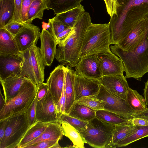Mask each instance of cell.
Returning a JSON list of instances; mask_svg holds the SVG:
<instances>
[{
    "label": "cell",
    "instance_id": "6da1fadb",
    "mask_svg": "<svg viewBox=\"0 0 148 148\" xmlns=\"http://www.w3.org/2000/svg\"><path fill=\"white\" fill-rule=\"evenodd\" d=\"M117 15L109 22L110 44H117L142 19L148 17V0H117Z\"/></svg>",
    "mask_w": 148,
    "mask_h": 148
},
{
    "label": "cell",
    "instance_id": "7a4b0ae2",
    "mask_svg": "<svg viewBox=\"0 0 148 148\" xmlns=\"http://www.w3.org/2000/svg\"><path fill=\"white\" fill-rule=\"evenodd\" d=\"M91 23L89 13L85 12L73 27L67 38L62 43L58 45L55 58L59 62L70 68L75 66L80 59L86 31Z\"/></svg>",
    "mask_w": 148,
    "mask_h": 148
},
{
    "label": "cell",
    "instance_id": "3957f363",
    "mask_svg": "<svg viewBox=\"0 0 148 148\" xmlns=\"http://www.w3.org/2000/svg\"><path fill=\"white\" fill-rule=\"evenodd\" d=\"M110 49L122 61L127 78L141 80L148 73V34L132 51H125L116 44L110 45Z\"/></svg>",
    "mask_w": 148,
    "mask_h": 148
},
{
    "label": "cell",
    "instance_id": "277c9868",
    "mask_svg": "<svg viewBox=\"0 0 148 148\" xmlns=\"http://www.w3.org/2000/svg\"><path fill=\"white\" fill-rule=\"evenodd\" d=\"M110 34L109 23H92L86 31L82 47L80 59L89 55H97L111 51Z\"/></svg>",
    "mask_w": 148,
    "mask_h": 148
},
{
    "label": "cell",
    "instance_id": "5b68a950",
    "mask_svg": "<svg viewBox=\"0 0 148 148\" xmlns=\"http://www.w3.org/2000/svg\"><path fill=\"white\" fill-rule=\"evenodd\" d=\"M37 87L27 78L23 83L18 94L6 102L0 111V120L8 118L17 113L25 112L36 96Z\"/></svg>",
    "mask_w": 148,
    "mask_h": 148
},
{
    "label": "cell",
    "instance_id": "8992f818",
    "mask_svg": "<svg viewBox=\"0 0 148 148\" xmlns=\"http://www.w3.org/2000/svg\"><path fill=\"white\" fill-rule=\"evenodd\" d=\"M115 126L96 117L88 122L84 128L77 130L82 134L86 143L94 148H106Z\"/></svg>",
    "mask_w": 148,
    "mask_h": 148
},
{
    "label": "cell",
    "instance_id": "52a82bcc",
    "mask_svg": "<svg viewBox=\"0 0 148 148\" xmlns=\"http://www.w3.org/2000/svg\"><path fill=\"white\" fill-rule=\"evenodd\" d=\"M22 68L20 76L25 77L38 85L45 80V65L40 48L34 44L22 53Z\"/></svg>",
    "mask_w": 148,
    "mask_h": 148
},
{
    "label": "cell",
    "instance_id": "ba28073f",
    "mask_svg": "<svg viewBox=\"0 0 148 148\" xmlns=\"http://www.w3.org/2000/svg\"><path fill=\"white\" fill-rule=\"evenodd\" d=\"M25 112L16 113L8 117L7 127L4 136L0 141V148H18L30 127Z\"/></svg>",
    "mask_w": 148,
    "mask_h": 148
},
{
    "label": "cell",
    "instance_id": "9c48e42d",
    "mask_svg": "<svg viewBox=\"0 0 148 148\" xmlns=\"http://www.w3.org/2000/svg\"><path fill=\"white\" fill-rule=\"evenodd\" d=\"M95 96L105 102L104 110L116 113L128 120L136 112L127 100L111 93L101 85L98 94Z\"/></svg>",
    "mask_w": 148,
    "mask_h": 148
},
{
    "label": "cell",
    "instance_id": "30bf717a",
    "mask_svg": "<svg viewBox=\"0 0 148 148\" xmlns=\"http://www.w3.org/2000/svg\"><path fill=\"white\" fill-rule=\"evenodd\" d=\"M148 34V17L140 21L118 46L123 51H134Z\"/></svg>",
    "mask_w": 148,
    "mask_h": 148
},
{
    "label": "cell",
    "instance_id": "8fae6325",
    "mask_svg": "<svg viewBox=\"0 0 148 148\" xmlns=\"http://www.w3.org/2000/svg\"><path fill=\"white\" fill-rule=\"evenodd\" d=\"M60 115L50 92L46 96L37 101L36 111V121L44 123L58 121Z\"/></svg>",
    "mask_w": 148,
    "mask_h": 148
},
{
    "label": "cell",
    "instance_id": "7c38bea8",
    "mask_svg": "<svg viewBox=\"0 0 148 148\" xmlns=\"http://www.w3.org/2000/svg\"><path fill=\"white\" fill-rule=\"evenodd\" d=\"M101 85L100 80L88 78L76 73L74 82L76 101L81 98L96 96Z\"/></svg>",
    "mask_w": 148,
    "mask_h": 148
},
{
    "label": "cell",
    "instance_id": "4fadbf2b",
    "mask_svg": "<svg viewBox=\"0 0 148 148\" xmlns=\"http://www.w3.org/2000/svg\"><path fill=\"white\" fill-rule=\"evenodd\" d=\"M75 73L85 77L100 80L102 77L97 55L80 58L75 66Z\"/></svg>",
    "mask_w": 148,
    "mask_h": 148
},
{
    "label": "cell",
    "instance_id": "5bb4252c",
    "mask_svg": "<svg viewBox=\"0 0 148 148\" xmlns=\"http://www.w3.org/2000/svg\"><path fill=\"white\" fill-rule=\"evenodd\" d=\"M102 76L123 75L125 71L121 59L112 51L97 55Z\"/></svg>",
    "mask_w": 148,
    "mask_h": 148
},
{
    "label": "cell",
    "instance_id": "9a60e30c",
    "mask_svg": "<svg viewBox=\"0 0 148 148\" xmlns=\"http://www.w3.org/2000/svg\"><path fill=\"white\" fill-rule=\"evenodd\" d=\"M40 34L38 27L25 24L14 37L19 51L22 53L34 44H36Z\"/></svg>",
    "mask_w": 148,
    "mask_h": 148
},
{
    "label": "cell",
    "instance_id": "2e32d148",
    "mask_svg": "<svg viewBox=\"0 0 148 148\" xmlns=\"http://www.w3.org/2000/svg\"><path fill=\"white\" fill-rule=\"evenodd\" d=\"M127 78L123 74L117 75L102 76L100 80L101 85L109 92L126 100L130 88Z\"/></svg>",
    "mask_w": 148,
    "mask_h": 148
},
{
    "label": "cell",
    "instance_id": "e0dca14e",
    "mask_svg": "<svg viewBox=\"0 0 148 148\" xmlns=\"http://www.w3.org/2000/svg\"><path fill=\"white\" fill-rule=\"evenodd\" d=\"M23 63L22 56L0 54V80L19 76Z\"/></svg>",
    "mask_w": 148,
    "mask_h": 148
},
{
    "label": "cell",
    "instance_id": "ac0fdd59",
    "mask_svg": "<svg viewBox=\"0 0 148 148\" xmlns=\"http://www.w3.org/2000/svg\"><path fill=\"white\" fill-rule=\"evenodd\" d=\"M65 67L62 64L56 67L47 79V83L49 90L56 105L61 97L63 89Z\"/></svg>",
    "mask_w": 148,
    "mask_h": 148
},
{
    "label": "cell",
    "instance_id": "d6986e66",
    "mask_svg": "<svg viewBox=\"0 0 148 148\" xmlns=\"http://www.w3.org/2000/svg\"><path fill=\"white\" fill-rule=\"evenodd\" d=\"M40 50L45 66H50L55 57L56 44L54 37L48 30L42 29L40 37Z\"/></svg>",
    "mask_w": 148,
    "mask_h": 148
},
{
    "label": "cell",
    "instance_id": "ffe728a7",
    "mask_svg": "<svg viewBox=\"0 0 148 148\" xmlns=\"http://www.w3.org/2000/svg\"><path fill=\"white\" fill-rule=\"evenodd\" d=\"M64 86L66 96L65 113L68 114L76 102L74 90L75 71L68 66L65 67Z\"/></svg>",
    "mask_w": 148,
    "mask_h": 148
},
{
    "label": "cell",
    "instance_id": "44dd1931",
    "mask_svg": "<svg viewBox=\"0 0 148 148\" xmlns=\"http://www.w3.org/2000/svg\"><path fill=\"white\" fill-rule=\"evenodd\" d=\"M63 134L61 123L58 121L50 122L43 133L38 137L23 145L26 148L35 143L42 141L61 140Z\"/></svg>",
    "mask_w": 148,
    "mask_h": 148
},
{
    "label": "cell",
    "instance_id": "7402d4cb",
    "mask_svg": "<svg viewBox=\"0 0 148 148\" xmlns=\"http://www.w3.org/2000/svg\"><path fill=\"white\" fill-rule=\"evenodd\" d=\"M27 78L19 76L0 80L6 102L17 95L23 83Z\"/></svg>",
    "mask_w": 148,
    "mask_h": 148
},
{
    "label": "cell",
    "instance_id": "603a6c76",
    "mask_svg": "<svg viewBox=\"0 0 148 148\" xmlns=\"http://www.w3.org/2000/svg\"><path fill=\"white\" fill-rule=\"evenodd\" d=\"M14 37L6 30L0 29V54L22 56Z\"/></svg>",
    "mask_w": 148,
    "mask_h": 148
},
{
    "label": "cell",
    "instance_id": "cb8c5ba5",
    "mask_svg": "<svg viewBox=\"0 0 148 148\" xmlns=\"http://www.w3.org/2000/svg\"><path fill=\"white\" fill-rule=\"evenodd\" d=\"M85 12L84 6L80 4L75 8L56 15L53 18L68 27L73 28Z\"/></svg>",
    "mask_w": 148,
    "mask_h": 148
},
{
    "label": "cell",
    "instance_id": "d4e9b609",
    "mask_svg": "<svg viewBox=\"0 0 148 148\" xmlns=\"http://www.w3.org/2000/svg\"><path fill=\"white\" fill-rule=\"evenodd\" d=\"M137 128V126L129 123L116 125L112 138L106 148H115L118 142L134 132Z\"/></svg>",
    "mask_w": 148,
    "mask_h": 148
},
{
    "label": "cell",
    "instance_id": "484cf974",
    "mask_svg": "<svg viewBox=\"0 0 148 148\" xmlns=\"http://www.w3.org/2000/svg\"><path fill=\"white\" fill-rule=\"evenodd\" d=\"M83 0H46L47 6L57 15L75 8Z\"/></svg>",
    "mask_w": 148,
    "mask_h": 148
},
{
    "label": "cell",
    "instance_id": "4316f807",
    "mask_svg": "<svg viewBox=\"0 0 148 148\" xmlns=\"http://www.w3.org/2000/svg\"><path fill=\"white\" fill-rule=\"evenodd\" d=\"M49 123L37 121L28 129L20 141L18 148H21L23 145L38 137L44 131Z\"/></svg>",
    "mask_w": 148,
    "mask_h": 148
},
{
    "label": "cell",
    "instance_id": "83f0119b",
    "mask_svg": "<svg viewBox=\"0 0 148 148\" xmlns=\"http://www.w3.org/2000/svg\"><path fill=\"white\" fill-rule=\"evenodd\" d=\"M96 112L90 108L76 102L68 114L81 120L88 122L96 117Z\"/></svg>",
    "mask_w": 148,
    "mask_h": 148
},
{
    "label": "cell",
    "instance_id": "f1b7e54d",
    "mask_svg": "<svg viewBox=\"0 0 148 148\" xmlns=\"http://www.w3.org/2000/svg\"><path fill=\"white\" fill-rule=\"evenodd\" d=\"M61 123L63 135L69 139L75 147L84 148V144L86 142L79 132L72 126L66 123L62 122Z\"/></svg>",
    "mask_w": 148,
    "mask_h": 148
},
{
    "label": "cell",
    "instance_id": "f546056e",
    "mask_svg": "<svg viewBox=\"0 0 148 148\" xmlns=\"http://www.w3.org/2000/svg\"><path fill=\"white\" fill-rule=\"evenodd\" d=\"M14 11V0H0V29L12 20Z\"/></svg>",
    "mask_w": 148,
    "mask_h": 148
},
{
    "label": "cell",
    "instance_id": "4dcf8cb0",
    "mask_svg": "<svg viewBox=\"0 0 148 148\" xmlns=\"http://www.w3.org/2000/svg\"><path fill=\"white\" fill-rule=\"evenodd\" d=\"M46 0H34L29 8L27 13L26 23H32L35 19L42 20L44 11L49 10L46 2Z\"/></svg>",
    "mask_w": 148,
    "mask_h": 148
},
{
    "label": "cell",
    "instance_id": "1f68e13d",
    "mask_svg": "<svg viewBox=\"0 0 148 148\" xmlns=\"http://www.w3.org/2000/svg\"><path fill=\"white\" fill-rule=\"evenodd\" d=\"M96 115L100 120L115 126L129 123L128 120L121 116L104 109L96 111Z\"/></svg>",
    "mask_w": 148,
    "mask_h": 148
},
{
    "label": "cell",
    "instance_id": "d6a6232c",
    "mask_svg": "<svg viewBox=\"0 0 148 148\" xmlns=\"http://www.w3.org/2000/svg\"><path fill=\"white\" fill-rule=\"evenodd\" d=\"M126 100L136 112L144 110L148 108L144 97L140 95L136 90L130 88L128 91Z\"/></svg>",
    "mask_w": 148,
    "mask_h": 148
},
{
    "label": "cell",
    "instance_id": "836d02e7",
    "mask_svg": "<svg viewBox=\"0 0 148 148\" xmlns=\"http://www.w3.org/2000/svg\"><path fill=\"white\" fill-rule=\"evenodd\" d=\"M137 129L118 143L116 147L127 146L144 138L148 136V125L137 126Z\"/></svg>",
    "mask_w": 148,
    "mask_h": 148
},
{
    "label": "cell",
    "instance_id": "e575fe53",
    "mask_svg": "<svg viewBox=\"0 0 148 148\" xmlns=\"http://www.w3.org/2000/svg\"><path fill=\"white\" fill-rule=\"evenodd\" d=\"M76 102L86 105L95 111L103 110L106 104L104 101L96 98L95 96L81 98Z\"/></svg>",
    "mask_w": 148,
    "mask_h": 148
},
{
    "label": "cell",
    "instance_id": "d590c367",
    "mask_svg": "<svg viewBox=\"0 0 148 148\" xmlns=\"http://www.w3.org/2000/svg\"><path fill=\"white\" fill-rule=\"evenodd\" d=\"M58 121L66 123L72 126L76 129L84 128L88 122L84 121L76 118L69 116L65 113L61 114Z\"/></svg>",
    "mask_w": 148,
    "mask_h": 148
},
{
    "label": "cell",
    "instance_id": "8d00e7d4",
    "mask_svg": "<svg viewBox=\"0 0 148 148\" xmlns=\"http://www.w3.org/2000/svg\"><path fill=\"white\" fill-rule=\"evenodd\" d=\"M48 22L50 25V32L55 39L59 34L69 27L53 18L49 19Z\"/></svg>",
    "mask_w": 148,
    "mask_h": 148
},
{
    "label": "cell",
    "instance_id": "74e56055",
    "mask_svg": "<svg viewBox=\"0 0 148 148\" xmlns=\"http://www.w3.org/2000/svg\"><path fill=\"white\" fill-rule=\"evenodd\" d=\"M37 102L36 96L32 104L25 112V116L30 126L34 124L37 121L36 118V111Z\"/></svg>",
    "mask_w": 148,
    "mask_h": 148
},
{
    "label": "cell",
    "instance_id": "f35d334b",
    "mask_svg": "<svg viewBox=\"0 0 148 148\" xmlns=\"http://www.w3.org/2000/svg\"><path fill=\"white\" fill-rule=\"evenodd\" d=\"M24 25L12 20L3 28L6 30L14 37Z\"/></svg>",
    "mask_w": 148,
    "mask_h": 148
},
{
    "label": "cell",
    "instance_id": "ab89813d",
    "mask_svg": "<svg viewBox=\"0 0 148 148\" xmlns=\"http://www.w3.org/2000/svg\"><path fill=\"white\" fill-rule=\"evenodd\" d=\"M108 13L112 17L114 14L117 15V8L120 4L117 0H104Z\"/></svg>",
    "mask_w": 148,
    "mask_h": 148
},
{
    "label": "cell",
    "instance_id": "60d3db41",
    "mask_svg": "<svg viewBox=\"0 0 148 148\" xmlns=\"http://www.w3.org/2000/svg\"><path fill=\"white\" fill-rule=\"evenodd\" d=\"M34 0H22L21 16V23L24 25L26 23L27 13L31 3Z\"/></svg>",
    "mask_w": 148,
    "mask_h": 148
},
{
    "label": "cell",
    "instance_id": "b9f144b4",
    "mask_svg": "<svg viewBox=\"0 0 148 148\" xmlns=\"http://www.w3.org/2000/svg\"><path fill=\"white\" fill-rule=\"evenodd\" d=\"M59 140H50L40 142L26 148H53V147L59 143Z\"/></svg>",
    "mask_w": 148,
    "mask_h": 148
},
{
    "label": "cell",
    "instance_id": "7bdbcfd3",
    "mask_svg": "<svg viewBox=\"0 0 148 148\" xmlns=\"http://www.w3.org/2000/svg\"><path fill=\"white\" fill-rule=\"evenodd\" d=\"M37 85V90L36 97L37 101L41 100L46 95L49 90L47 83L41 82Z\"/></svg>",
    "mask_w": 148,
    "mask_h": 148
},
{
    "label": "cell",
    "instance_id": "ee69618b",
    "mask_svg": "<svg viewBox=\"0 0 148 148\" xmlns=\"http://www.w3.org/2000/svg\"><path fill=\"white\" fill-rule=\"evenodd\" d=\"M14 0V11L12 20L21 23V16L22 0Z\"/></svg>",
    "mask_w": 148,
    "mask_h": 148
},
{
    "label": "cell",
    "instance_id": "f6af8a7d",
    "mask_svg": "<svg viewBox=\"0 0 148 148\" xmlns=\"http://www.w3.org/2000/svg\"><path fill=\"white\" fill-rule=\"evenodd\" d=\"M73 28L69 27L66 29L59 34L55 38L57 45L62 43L67 38Z\"/></svg>",
    "mask_w": 148,
    "mask_h": 148
},
{
    "label": "cell",
    "instance_id": "bcb514c9",
    "mask_svg": "<svg viewBox=\"0 0 148 148\" xmlns=\"http://www.w3.org/2000/svg\"><path fill=\"white\" fill-rule=\"evenodd\" d=\"M129 123L136 126H145L148 125V121L143 118L133 117L128 120Z\"/></svg>",
    "mask_w": 148,
    "mask_h": 148
},
{
    "label": "cell",
    "instance_id": "7dc6e473",
    "mask_svg": "<svg viewBox=\"0 0 148 148\" xmlns=\"http://www.w3.org/2000/svg\"><path fill=\"white\" fill-rule=\"evenodd\" d=\"M8 118L0 120V141L4 136L8 125Z\"/></svg>",
    "mask_w": 148,
    "mask_h": 148
},
{
    "label": "cell",
    "instance_id": "c3c4849f",
    "mask_svg": "<svg viewBox=\"0 0 148 148\" xmlns=\"http://www.w3.org/2000/svg\"><path fill=\"white\" fill-rule=\"evenodd\" d=\"M133 117L142 118L148 121V107L144 110L136 112Z\"/></svg>",
    "mask_w": 148,
    "mask_h": 148
},
{
    "label": "cell",
    "instance_id": "681fc988",
    "mask_svg": "<svg viewBox=\"0 0 148 148\" xmlns=\"http://www.w3.org/2000/svg\"><path fill=\"white\" fill-rule=\"evenodd\" d=\"M143 95L146 105L148 106V78L145 83Z\"/></svg>",
    "mask_w": 148,
    "mask_h": 148
},
{
    "label": "cell",
    "instance_id": "f907efd6",
    "mask_svg": "<svg viewBox=\"0 0 148 148\" xmlns=\"http://www.w3.org/2000/svg\"><path fill=\"white\" fill-rule=\"evenodd\" d=\"M6 103V102L5 98H4L1 93V92H0V111H1L2 109L4 107V105Z\"/></svg>",
    "mask_w": 148,
    "mask_h": 148
},
{
    "label": "cell",
    "instance_id": "816d5d0a",
    "mask_svg": "<svg viewBox=\"0 0 148 148\" xmlns=\"http://www.w3.org/2000/svg\"><path fill=\"white\" fill-rule=\"evenodd\" d=\"M42 23V28L43 29L47 30V29L50 28V25L49 22L48 23L43 22Z\"/></svg>",
    "mask_w": 148,
    "mask_h": 148
}]
</instances>
